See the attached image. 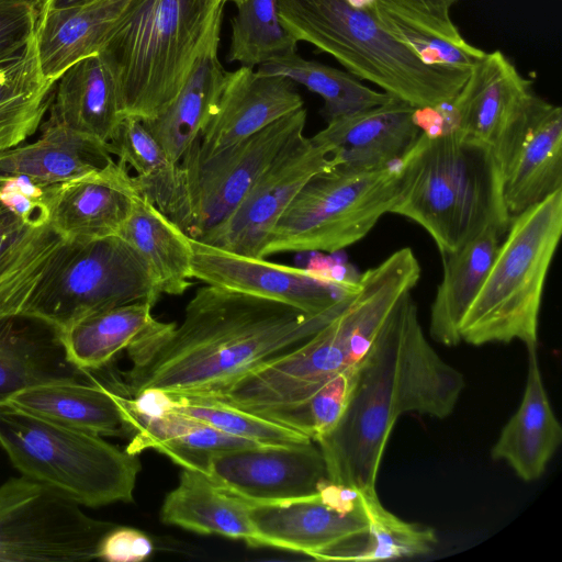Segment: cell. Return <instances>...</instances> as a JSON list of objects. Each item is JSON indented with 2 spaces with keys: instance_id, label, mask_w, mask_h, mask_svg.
Listing matches in <instances>:
<instances>
[{
  "instance_id": "3",
  "label": "cell",
  "mask_w": 562,
  "mask_h": 562,
  "mask_svg": "<svg viewBox=\"0 0 562 562\" xmlns=\"http://www.w3.org/2000/svg\"><path fill=\"white\" fill-rule=\"evenodd\" d=\"M396 166L400 190L391 213L422 226L440 255L459 250L490 225L508 229L504 175L483 143L458 131L420 132Z\"/></svg>"
},
{
  "instance_id": "18",
  "label": "cell",
  "mask_w": 562,
  "mask_h": 562,
  "mask_svg": "<svg viewBox=\"0 0 562 562\" xmlns=\"http://www.w3.org/2000/svg\"><path fill=\"white\" fill-rule=\"evenodd\" d=\"M139 194L127 166L112 159L95 171L48 186V223L65 240L116 236Z\"/></svg>"
},
{
  "instance_id": "25",
  "label": "cell",
  "mask_w": 562,
  "mask_h": 562,
  "mask_svg": "<svg viewBox=\"0 0 562 562\" xmlns=\"http://www.w3.org/2000/svg\"><path fill=\"white\" fill-rule=\"evenodd\" d=\"M56 83L49 119L105 146L124 116L104 57L97 54L77 61Z\"/></svg>"
},
{
  "instance_id": "10",
  "label": "cell",
  "mask_w": 562,
  "mask_h": 562,
  "mask_svg": "<svg viewBox=\"0 0 562 562\" xmlns=\"http://www.w3.org/2000/svg\"><path fill=\"white\" fill-rule=\"evenodd\" d=\"M162 294L156 277L120 236L65 240L33 292L23 317L56 333L90 314Z\"/></svg>"
},
{
  "instance_id": "12",
  "label": "cell",
  "mask_w": 562,
  "mask_h": 562,
  "mask_svg": "<svg viewBox=\"0 0 562 562\" xmlns=\"http://www.w3.org/2000/svg\"><path fill=\"white\" fill-rule=\"evenodd\" d=\"M538 99L532 82L501 50L485 53L452 98L456 131L486 145L505 177Z\"/></svg>"
},
{
  "instance_id": "29",
  "label": "cell",
  "mask_w": 562,
  "mask_h": 562,
  "mask_svg": "<svg viewBox=\"0 0 562 562\" xmlns=\"http://www.w3.org/2000/svg\"><path fill=\"white\" fill-rule=\"evenodd\" d=\"M507 229L490 225L459 250L441 255L443 274L430 306L429 335L448 347L461 342L460 324L479 293Z\"/></svg>"
},
{
  "instance_id": "26",
  "label": "cell",
  "mask_w": 562,
  "mask_h": 562,
  "mask_svg": "<svg viewBox=\"0 0 562 562\" xmlns=\"http://www.w3.org/2000/svg\"><path fill=\"white\" fill-rule=\"evenodd\" d=\"M160 519L201 535H218L260 547L250 503L222 488L201 471L182 468L178 485L164 499Z\"/></svg>"
},
{
  "instance_id": "17",
  "label": "cell",
  "mask_w": 562,
  "mask_h": 562,
  "mask_svg": "<svg viewBox=\"0 0 562 562\" xmlns=\"http://www.w3.org/2000/svg\"><path fill=\"white\" fill-rule=\"evenodd\" d=\"M303 106L289 78L260 75L246 66L225 71L215 112L182 159L202 162Z\"/></svg>"
},
{
  "instance_id": "16",
  "label": "cell",
  "mask_w": 562,
  "mask_h": 562,
  "mask_svg": "<svg viewBox=\"0 0 562 562\" xmlns=\"http://www.w3.org/2000/svg\"><path fill=\"white\" fill-rule=\"evenodd\" d=\"M204 473L222 488L249 503H278L310 496L327 477L323 453L313 441L212 452Z\"/></svg>"
},
{
  "instance_id": "47",
  "label": "cell",
  "mask_w": 562,
  "mask_h": 562,
  "mask_svg": "<svg viewBox=\"0 0 562 562\" xmlns=\"http://www.w3.org/2000/svg\"><path fill=\"white\" fill-rule=\"evenodd\" d=\"M37 8H64L88 3L94 0H35Z\"/></svg>"
},
{
  "instance_id": "19",
  "label": "cell",
  "mask_w": 562,
  "mask_h": 562,
  "mask_svg": "<svg viewBox=\"0 0 562 562\" xmlns=\"http://www.w3.org/2000/svg\"><path fill=\"white\" fill-rule=\"evenodd\" d=\"M415 106L396 97L327 122L311 139L324 147L333 166L376 169L395 165L420 134Z\"/></svg>"
},
{
  "instance_id": "11",
  "label": "cell",
  "mask_w": 562,
  "mask_h": 562,
  "mask_svg": "<svg viewBox=\"0 0 562 562\" xmlns=\"http://www.w3.org/2000/svg\"><path fill=\"white\" fill-rule=\"evenodd\" d=\"M114 526L23 475L0 485V561L98 559L100 540Z\"/></svg>"
},
{
  "instance_id": "45",
  "label": "cell",
  "mask_w": 562,
  "mask_h": 562,
  "mask_svg": "<svg viewBox=\"0 0 562 562\" xmlns=\"http://www.w3.org/2000/svg\"><path fill=\"white\" fill-rule=\"evenodd\" d=\"M35 0H0V58L22 49L34 36Z\"/></svg>"
},
{
  "instance_id": "6",
  "label": "cell",
  "mask_w": 562,
  "mask_h": 562,
  "mask_svg": "<svg viewBox=\"0 0 562 562\" xmlns=\"http://www.w3.org/2000/svg\"><path fill=\"white\" fill-rule=\"evenodd\" d=\"M282 25L336 58L350 74L415 108L453 98L470 71L429 67L368 12L345 0H277Z\"/></svg>"
},
{
  "instance_id": "32",
  "label": "cell",
  "mask_w": 562,
  "mask_h": 562,
  "mask_svg": "<svg viewBox=\"0 0 562 562\" xmlns=\"http://www.w3.org/2000/svg\"><path fill=\"white\" fill-rule=\"evenodd\" d=\"M153 304L134 302L85 316L57 333L66 359L81 372L108 366L124 349L161 326Z\"/></svg>"
},
{
  "instance_id": "44",
  "label": "cell",
  "mask_w": 562,
  "mask_h": 562,
  "mask_svg": "<svg viewBox=\"0 0 562 562\" xmlns=\"http://www.w3.org/2000/svg\"><path fill=\"white\" fill-rule=\"evenodd\" d=\"M47 188L25 176H0V203L29 225L48 223Z\"/></svg>"
},
{
  "instance_id": "46",
  "label": "cell",
  "mask_w": 562,
  "mask_h": 562,
  "mask_svg": "<svg viewBox=\"0 0 562 562\" xmlns=\"http://www.w3.org/2000/svg\"><path fill=\"white\" fill-rule=\"evenodd\" d=\"M153 551L154 544L144 532L115 525L100 540L97 558L109 562H142Z\"/></svg>"
},
{
  "instance_id": "7",
  "label": "cell",
  "mask_w": 562,
  "mask_h": 562,
  "mask_svg": "<svg viewBox=\"0 0 562 562\" xmlns=\"http://www.w3.org/2000/svg\"><path fill=\"white\" fill-rule=\"evenodd\" d=\"M562 233V189L513 216L490 271L460 324L473 346L537 347L539 313Z\"/></svg>"
},
{
  "instance_id": "36",
  "label": "cell",
  "mask_w": 562,
  "mask_h": 562,
  "mask_svg": "<svg viewBox=\"0 0 562 562\" xmlns=\"http://www.w3.org/2000/svg\"><path fill=\"white\" fill-rule=\"evenodd\" d=\"M369 518L364 531L349 535L310 557L318 561H380L424 555L437 544L432 528L402 520L385 509L376 492L362 493Z\"/></svg>"
},
{
  "instance_id": "4",
  "label": "cell",
  "mask_w": 562,
  "mask_h": 562,
  "mask_svg": "<svg viewBox=\"0 0 562 562\" xmlns=\"http://www.w3.org/2000/svg\"><path fill=\"white\" fill-rule=\"evenodd\" d=\"M407 292L405 280L390 267L367 269L358 276V289L348 304L317 334L202 396L258 415L306 402L328 380L364 358Z\"/></svg>"
},
{
  "instance_id": "23",
  "label": "cell",
  "mask_w": 562,
  "mask_h": 562,
  "mask_svg": "<svg viewBox=\"0 0 562 562\" xmlns=\"http://www.w3.org/2000/svg\"><path fill=\"white\" fill-rule=\"evenodd\" d=\"M88 379L40 384L25 389L4 404L46 420L95 434L125 436L117 392L87 372Z\"/></svg>"
},
{
  "instance_id": "15",
  "label": "cell",
  "mask_w": 562,
  "mask_h": 562,
  "mask_svg": "<svg viewBox=\"0 0 562 562\" xmlns=\"http://www.w3.org/2000/svg\"><path fill=\"white\" fill-rule=\"evenodd\" d=\"M192 277L205 284L278 301L308 316L324 314L347 300L358 277L328 280L305 268L234 254L191 238Z\"/></svg>"
},
{
  "instance_id": "30",
  "label": "cell",
  "mask_w": 562,
  "mask_h": 562,
  "mask_svg": "<svg viewBox=\"0 0 562 562\" xmlns=\"http://www.w3.org/2000/svg\"><path fill=\"white\" fill-rule=\"evenodd\" d=\"M64 241L49 223L29 225L0 203V321L23 317Z\"/></svg>"
},
{
  "instance_id": "43",
  "label": "cell",
  "mask_w": 562,
  "mask_h": 562,
  "mask_svg": "<svg viewBox=\"0 0 562 562\" xmlns=\"http://www.w3.org/2000/svg\"><path fill=\"white\" fill-rule=\"evenodd\" d=\"M459 0H376L374 10L394 15L416 29L457 45L469 43L451 19V8Z\"/></svg>"
},
{
  "instance_id": "34",
  "label": "cell",
  "mask_w": 562,
  "mask_h": 562,
  "mask_svg": "<svg viewBox=\"0 0 562 562\" xmlns=\"http://www.w3.org/2000/svg\"><path fill=\"white\" fill-rule=\"evenodd\" d=\"M117 236L145 260L162 293L180 295L191 285V237L139 194Z\"/></svg>"
},
{
  "instance_id": "37",
  "label": "cell",
  "mask_w": 562,
  "mask_h": 562,
  "mask_svg": "<svg viewBox=\"0 0 562 562\" xmlns=\"http://www.w3.org/2000/svg\"><path fill=\"white\" fill-rule=\"evenodd\" d=\"M54 86L41 70L34 36L0 58V151L21 145L37 130Z\"/></svg>"
},
{
  "instance_id": "22",
  "label": "cell",
  "mask_w": 562,
  "mask_h": 562,
  "mask_svg": "<svg viewBox=\"0 0 562 562\" xmlns=\"http://www.w3.org/2000/svg\"><path fill=\"white\" fill-rule=\"evenodd\" d=\"M528 373L519 408L503 427L492 448L524 481L539 479L562 442L557 418L539 367L537 347H528Z\"/></svg>"
},
{
  "instance_id": "9",
  "label": "cell",
  "mask_w": 562,
  "mask_h": 562,
  "mask_svg": "<svg viewBox=\"0 0 562 562\" xmlns=\"http://www.w3.org/2000/svg\"><path fill=\"white\" fill-rule=\"evenodd\" d=\"M397 166H331L299 191L268 236L260 258L284 252L334 254L364 238L397 199Z\"/></svg>"
},
{
  "instance_id": "39",
  "label": "cell",
  "mask_w": 562,
  "mask_h": 562,
  "mask_svg": "<svg viewBox=\"0 0 562 562\" xmlns=\"http://www.w3.org/2000/svg\"><path fill=\"white\" fill-rule=\"evenodd\" d=\"M235 5L228 61L254 68L296 53L299 42L282 25L277 0H241Z\"/></svg>"
},
{
  "instance_id": "41",
  "label": "cell",
  "mask_w": 562,
  "mask_h": 562,
  "mask_svg": "<svg viewBox=\"0 0 562 562\" xmlns=\"http://www.w3.org/2000/svg\"><path fill=\"white\" fill-rule=\"evenodd\" d=\"M357 369L358 364L340 371L297 406L261 416L300 430L317 442L342 419L353 393Z\"/></svg>"
},
{
  "instance_id": "8",
  "label": "cell",
  "mask_w": 562,
  "mask_h": 562,
  "mask_svg": "<svg viewBox=\"0 0 562 562\" xmlns=\"http://www.w3.org/2000/svg\"><path fill=\"white\" fill-rule=\"evenodd\" d=\"M0 446L21 475L80 506L133 501L139 460L102 436L0 404Z\"/></svg>"
},
{
  "instance_id": "13",
  "label": "cell",
  "mask_w": 562,
  "mask_h": 562,
  "mask_svg": "<svg viewBox=\"0 0 562 562\" xmlns=\"http://www.w3.org/2000/svg\"><path fill=\"white\" fill-rule=\"evenodd\" d=\"M303 106L202 162L182 159L190 202L189 236L199 239L224 220L294 137L304 134Z\"/></svg>"
},
{
  "instance_id": "21",
  "label": "cell",
  "mask_w": 562,
  "mask_h": 562,
  "mask_svg": "<svg viewBox=\"0 0 562 562\" xmlns=\"http://www.w3.org/2000/svg\"><path fill=\"white\" fill-rule=\"evenodd\" d=\"M250 518L260 547H271L311 555L369 526L362 504L341 513L313 495L278 503H250Z\"/></svg>"
},
{
  "instance_id": "24",
  "label": "cell",
  "mask_w": 562,
  "mask_h": 562,
  "mask_svg": "<svg viewBox=\"0 0 562 562\" xmlns=\"http://www.w3.org/2000/svg\"><path fill=\"white\" fill-rule=\"evenodd\" d=\"M562 189V110L539 97L525 138L504 177L510 217Z\"/></svg>"
},
{
  "instance_id": "38",
  "label": "cell",
  "mask_w": 562,
  "mask_h": 562,
  "mask_svg": "<svg viewBox=\"0 0 562 562\" xmlns=\"http://www.w3.org/2000/svg\"><path fill=\"white\" fill-rule=\"evenodd\" d=\"M257 72L282 76L322 97L326 122L384 103L391 94L373 90L349 71L293 53L258 66Z\"/></svg>"
},
{
  "instance_id": "48",
  "label": "cell",
  "mask_w": 562,
  "mask_h": 562,
  "mask_svg": "<svg viewBox=\"0 0 562 562\" xmlns=\"http://www.w3.org/2000/svg\"><path fill=\"white\" fill-rule=\"evenodd\" d=\"M220 1H222V2H224V3H226V2H228V1H231V2H233L234 4H236L237 2H239V1H241V0H220Z\"/></svg>"
},
{
  "instance_id": "2",
  "label": "cell",
  "mask_w": 562,
  "mask_h": 562,
  "mask_svg": "<svg viewBox=\"0 0 562 562\" xmlns=\"http://www.w3.org/2000/svg\"><path fill=\"white\" fill-rule=\"evenodd\" d=\"M465 387L463 374L429 344L412 293L389 314L358 363L349 406L337 428L317 441L327 479L374 493L392 428L408 413L446 418Z\"/></svg>"
},
{
  "instance_id": "27",
  "label": "cell",
  "mask_w": 562,
  "mask_h": 562,
  "mask_svg": "<svg viewBox=\"0 0 562 562\" xmlns=\"http://www.w3.org/2000/svg\"><path fill=\"white\" fill-rule=\"evenodd\" d=\"M105 148L136 171L133 179L139 193L188 235L191 214L184 171L167 156L144 123L123 117Z\"/></svg>"
},
{
  "instance_id": "14",
  "label": "cell",
  "mask_w": 562,
  "mask_h": 562,
  "mask_svg": "<svg viewBox=\"0 0 562 562\" xmlns=\"http://www.w3.org/2000/svg\"><path fill=\"white\" fill-rule=\"evenodd\" d=\"M328 151L301 134L288 143L255 180L234 210L198 240L260 258L282 213L317 172L331 167Z\"/></svg>"
},
{
  "instance_id": "20",
  "label": "cell",
  "mask_w": 562,
  "mask_h": 562,
  "mask_svg": "<svg viewBox=\"0 0 562 562\" xmlns=\"http://www.w3.org/2000/svg\"><path fill=\"white\" fill-rule=\"evenodd\" d=\"M133 0H94L64 8H37L34 40L41 70L56 85L77 61L100 54Z\"/></svg>"
},
{
  "instance_id": "5",
  "label": "cell",
  "mask_w": 562,
  "mask_h": 562,
  "mask_svg": "<svg viewBox=\"0 0 562 562\" xmlns=\"http://www.w3.org/2000/svg\"><path fill=\"white\" fill-rule=\"evenodd\" d=\"M220 0H133L100 53L123 116L156 117L176 98L203 49L220 38Z\"/></svg>"
},
{
  "instance_id": "40",
  "label": "cell",
  "mask_w": 562,
  "mask_h": 562,
  "mask_svg": "<svg viewBox=\"0 0 562 562\" xmlns=\"http://www.w3.org/2000/svg\"><path fill=\"white\" fill-rule=\"evenodd\" d=\"M171 397L173 411L220 431L258 445L290 446L313 441L300 430L207 396L171 395Z\"/></svg>"
},
{
  "instance_id": "31",
  "label": "cell",
  "mask_w": 562,
  "mask_h": 562,
  "mask_svg": "<svg viewBox=\"0 0 562 562\" xmlns=\"http://www.w3.org/2000/svg\"><path fill=\"white\" fill-rule=\"evenodd\" d=\"M105 146L48 119L33 143L0 151V176H25L42 186L61 183L104 167Z\"/></svg>"
},
{
  "instance_id": "33",
  "label": "cell",
  "mask_w": 562,
  "mask_h": 562,
  "mask_svg": "<svg viewBox=\"0 0 562 562\" xmlns=\"http://www.w3.org/2000/svg\"><path fill=\"white\" fill-rule=\"evenodd\" d=\"M19 318L0 321V404L32 386L82 379L86 373L66 359L55 330L44 334Z\"/></svg>"
},
{
  "instance_id": "35",
  "label": "cell",
  "mask_w": 562,
  "mask_h": 562,
  "mask_svg": "<svg viewBox=\"0 0 562 562\" xmlns=\"http://www.w3.org/2000/svg\"><path fill=\"white\" fill-rule=\"evenodd\" d=\"M125 435L131 440L125 450L137 454L157 450L184 469L205 472L212 452L261 446L231 436L200 420L171 411L157 418H124Z\"/></svg>"
},
{
  "instance_id": "42",
  "label": "cell",
  "mask_w": 562,
  "mask_h": 562,
  "mask_svg": "<svg viewBox=\"0 0 562 562\" xmlns=\"http://www.w3.org/2000/svg\"><path fill=\"white\" fill-rule=\"evenodd\" d=\"M370 14L395 41L429 67L470 71L486 53L470 43L464 46L450 43L381 10Z\"/></svg>"
},
{
  "instance_id": "1",
  "label": "cell",
  "mask_w": 562,
  "mask_h": 562,
  "mask_svg": "<svg viewBox=\"0 0 562 562\" xmlns=\"http://www.w3.org/2000/svg\"><path fill=\"white\" fill-rule=\"evenodd\" d=\"M353 294L308 316L278 301L206 284L188 302L179 326L162 323L126 349L132 367L116 389L126 396L147 389L207 394L308 340Z\"/></svg>"
},
{
  "instance_id": "28",
  "label": "cell",
  "mask_w": 562,
  "mask_h": 562,
  "mask_svg": "<svg viewBox=\"0 0 562 562\" xmlns=\"http://www.w3.org/2000/svg\"><path fill=\"white\" fill-rule=\"evenodd\" d=\"M220 38L195 59L176 98L145 127L173 162H180L213 116L225 76L218 59Z\"/></svg>"
}]
</instances>
